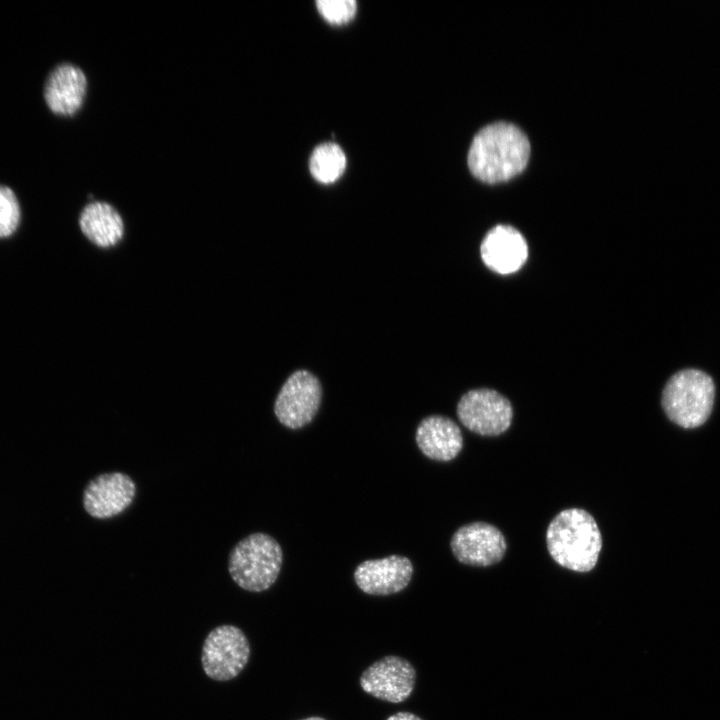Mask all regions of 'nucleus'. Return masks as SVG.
<instances>
[{
	"mask_svg": "<svg viewBox=\"0 0 720 720\" xmlns=\"http://www.w3.org/2000/svg\"><path fill=\"white\" fill-rule=\"evenodd\" d=\"M282 559L280 544L272 536L253 533L232 548L228 571L233 581L242 589L262 592L277 580Z\"/></svg>",
	"mask_w": 720,
	"mask_h": 720,
	"instance_id": "nucleus-3",
	"label": "nucleus"
},
{
	"mask_svg": "<svg viewBox=\"0 0 720 720\" xmlns=\"http://www.w3.org/2000/svg\"><path fill=\"white\" fill-rule=\"evenodd\" d=\"M450 547L460 563L486 567L503 558L506 540L495 526L485 522H473L460 527L453 534Z\"/></svg>",
	"mask_w": 720,
	"mask_h": 720,
	"instance_id": "nucleus-9",
	"label": "nucleus"
},
{
	"mask_svg": "<svg viewBox=\"0 0 720 720\" xmlns=\"http://www.w3.org/2000/svg\"><path fill=\"white\" fill-rule=\"evenodd\" d=\"M480 254L484 264L499 274L519 270L528 257V246L523 235L509 225H497L484 237Z\"/></svg>",
	"mask_w": 720,
	"mask_h": 720,
	"instance_id": "nucleus-12",
	"label": "nucleus"
},
{
	"mask_svg": "<svg viewBox=\"0 0 720 720\" xmlns=\"http://www.w3.org/2000/svg\"><path fill=\"white\" fill-rule=\"evenodd\" d=\"M386 720H422L419 716L411 712H397L389 716Z\"/></svg>",
	"mask_w": 720,
	"mask_h": 720,
	"instance_id": "nucleus-19",
	"label": "nucleus"
},
{
	"mask_svg": "<svg viewBox=\"0 0 720 720\" xmlns=\"http://www.w3.org/2000/svg\"><path fill=\"white\" fill-rule=\"evenodd\" d=\"M20 208L14 192L0 185V238L10 236L17 228Z\"/></svg>",
	"mask_w": 720,
	"mask_h": 720,
	"instance_id": "nucleus-17",
	"label": "nucleus"
},
{
	"mask_svg": "<svg viewBox=\"0 0 720 720\" xmlns=\"http://www.w3.org/2000/svg\"><path fill=\"white\" fill-rule=\"evenodd\" d=\"M301 720H325V719L321 718V717H308V718L301 719Z\"/></svg>",
	"mask_w": 720,
	"mask_h": 720,
	"instance_id": "nucleus-20",
	"label": "nucleus"
},
{
	"mask_svg": "<svg viewBox=\"0 0 720 720\" xmlns=\"http://www.w3.org/2000/svg\"><path fill=\"white\" fill-rule=\"evenodd\" d=\"M530 155L526 135L514 124L496 122L483 127L474 137L468 166L484 182H501L520 173Z\"/></svg>",
	"mask_w": 720,
	"mask_h": 720,
	"instance_id": "nucleus-1",
	"label": "nucleus"
},
{
	"mask_svg": "<svg viewBox=\"0 0 720 720\" xmlns=\"http://www.w3.org/2000/svg\"><path fill=\"white\" fill-rule=\"evenodd\" d=\"M250 656V645L244 632L234 625H220L209 632L201 654L205 674L216 681L237 677Z\"/></svg>",
	"mask_w": 720,
	"mask_h": 720,
	"instance_id": "nucleus-5",
	"label": "nucleus"
},
{
	"mask_svg": "<svg viewBox=\"0 0 720 720\" xmlns=\"http://www.w3.org/2000/svg\"><path fill=\"white\" fill-rule=\"evenodd\" d=\"M457 416L470 431L482 436H496L511 425L513 409L499 392L481 388L465 393L458 402Z\"/></svg>",
	"mask_w": 720,
	"mask_h": 720,
	"instance_id": "nucleus-6",
	"label": "nucleus"
},
{
	"mask_svg": "<svg viewBox=\"0 0 720 720\" xmlns=\"http://www.w3.org/2000/svg\"><path fill=\"white\" fill-rule=\"evenodd\" d=\"M546 545L560 566L588 572L598 561L602 537L592 515L583 509L570 508L559 512L548 525Z\"/></svg>",
	"mask_w": 720,
	"mask_h": 720,
	"instance_id": "nucleus-2",
	"label": "nucleus"
},
{
	"mask_svg": "<svg viewBox=\"0 0 720 720\" xmlns=\"http://www.w3.org/2000/svg\"><path fill=\"white\" fill-rule=\"evenodd\" d=\"M415 439L420 451L435 461H450L463 447L459 426L452 419L442 415L424 418L417 427Z\"/></svg>",
	"mask_w": 720,
	"mask_h": 720,
	"instance_id": "nucleus-14",
	"label": "nucleus"
},
{
	"mask_svg": "<svg viewBox=\"0 0 720 720\" xmlns=\"http://www.w3.org/2000/svg\"><path fill=\"white\" fill-rule=\"evenodd\" d=\"M79 227L95 247L109 250L118 246L125 236V223L119 211L105 201H92L79 216Z\"/></svg>",
	"mask_w": 720,
	"mask_h": 720,
	"instance_id": "nucleus-15",
	"label": "nucleus"
},
{
	"mask_svg": "<svg viewBox=\"0 0 720 720\" xmlns=\"http://www.w3.org/2000/svg\"><path fill=\"white\" fill-rule=\"evenodd\" d=\"M86 92L84 72L73 64L63 63L50 72L44 86V99L54 114L70 117L80 110Z\"/></svg>",
	"mask_w": 720,
	"mask_h": 720,
	"instance_id": "nucleus-13",
	"label": "nucleus"
},
{
	"mask_svg": "<svg viewBox=\"0 0 720 720\" xmlns=\"http://www.w3.org/2000/svg\"><path fill=\"white\" fill-rule=\"evenodd\" d=\"M715 397L712 378L698 369L675 373L662 393V407L668 418L683 428H695L706 422Z\"/></svg>",
	"mask_w": 720,
	"mask_h": 720,
	"instance_id": "nucleus-4",
	"label": "nucleus"
},
{
	"mask_svg": "<svg viewBox=\"0 0 720 720\" xmlns=\"http://www.w3.org/2000/svg\"><path fill=\"white\" fill-rule=\"evenodd\" d=\"M346 156L335 143H323L317 146L309 161L312 176L321 183H332L344 172Z\"/></svg>",
	"mask_w": 720,
	"mask_h": 720,
	"instance_id": "nucleus-16",
	"label": "nucleus"
},
{
	"mask_svg": "<svg viewBox=\"0 0 720 720\" xmlns=\"http://www.w3.org/2000/svg\"><path fill=\"white\" fill-rule=\"evenodd\" d=\"M412 575L413 565L407 557L390 555L359 564L354 571V580L366 594L387 596L405 589Z\"/></svg>",
	"mask_w": 720,
	"mask_h": 720,
	"instance_id": "nucleus-11",
	"label": "nucleus"
},
{
	"mask_svg": "<svg viewBox=\"0 0 720 720\" xmlns=\"http://www.w3.org/2000/svg\"><path fill=\"white\" fill-rule=\"evenodd\" d=\"M316 5L320 14L330 23L342 24L350 21L357 9L354 0H318Z\"/></svg>",
	"mask_w": 720,
	"mask_h": 720,
	"instance_id": "nucleus-18",
	"label": "nucleus"
},
{
	"mask_svg": "<svg viewBox=\"0 0 720 720\" xmlns=\"http://www.w3.org/2000/svg\"><path fill=\"white\" fill-rule=\"evenodd\" d=\"M416 670L406 659L385 656L371 664L360 677L364 692L389 703L405 701L415 687Z\"/></svg>",
	"mask_w": 720,
	"mask_h": 720,
	"instance_id": "nucleus-8",
	"label": "nucleus"
},
{
	"mask_svg": "<svg viewBox=\"0 0 720 720\" xmlns=\"http://www.w3.org/2000/svg\"><path fill=\"white\" fill-rule=\"evenodd\" d=\"M322 389L318 378L306 370L292 373L282 385L274 403L278 421L300 429L309 424L321 403Z\"/></svg>",
	"mask_w": 720,
	"mask_h": 720,
	"instance_id": "nucleus-7",
	"label": "nucleus"
},
{
	"mask_svg": "<svg viewBox=\"0 0 720 720\" xmlns=\"http://www.w3.org/2000/svg\"><path fill=\"white\" fill-rule=\"evenodd\" d=\"M135 495L136 484L128 474L103 473L87 484L83 492V506L90 516L108 519L124 512Z\"/></svg>",
	"mask_w": 720,
	"mask_h": 720,
	"instance_id": "nucleus-10",
	"label": "nucleus"
}]
</instances>
